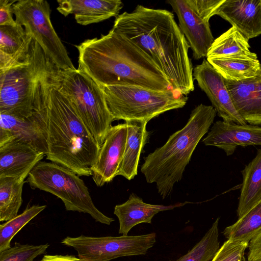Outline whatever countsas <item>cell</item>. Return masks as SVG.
Instances as JSON below:
<instances>
[{
  "label": "cell",
  "instance_id": "obj_30",
  "mask_svg": "<svg viewBox=\"0 0 261 261\" xmlns=\"http://www.w3.org/2000/svg\"><path fill=\"white\" fill-rule=\"evenodd\" d=\"M49 246L48 244L33 245L15 242L13 247L0 252V261H34Z\"/></svg>",
  "mask_w": 261,
  "mask_h": 261
},
{
  "label": "cell",
  "instance_id": "obj_10",
  "mask_svg": "<svg viewBox=\"0 0 261 261\" xmlns=\"http://www.w3.org/2000/svg\"><path fill=\"white\" fill-rule=\"evenodd\" d=\"M154 232L140 236L67 237L61 243L72 247L83 261H110L120 257L145 254L156 242Z\"/></svg>",
  "mask_w": 261,
  "mask_h": 261
},
{
  "label": "cell",
  "instance_id": "obj_27",
  "mask_svg": "<svg viewBox=\"0 0 261 261\" xmlns=\"http://www.w3.org/2000/svg\"><path fill=\"white\" fill-rule=\"evenodd\" d=\"M261 231V201L242 218L226 227L223 233L227 239L249 242Z\"/></svg>",
  "mask_w": 261,
  "mask_h": 261
},
{
  "label": "cell",
  "instance_id": "obj_13",
  "mask_svg": "<svg viewBox=\"0 0 261 261\" xmlns=\"http://www.w3.org/2000/svg\"><path fill=\"white\" fill-rule=\"evenodd\" d=\"M0 146L13 140L25 143L46 155L47 143L35 110L27 115L0 113Z\"/></svg>",
  "mask_w": 261,
  "mask_h": 261
},
{
  "label": "cell",
  "instance_id": "obj_34",
  "mask_svg": "<svg viewBox=\"0 0 261 261\" xmlns=\"http://www.w3.org/2000/svg\"><path fill=\"white\" fill-rule=\"evenodd\" d=\"M247 261H261V231L249 242Z\"/></svg>",
  "mask_w": 261,
  "mask_h": 261
},
{
  "label": "cell",
  "instance_id": "obj_5",
  "mask_svg": "<svg viewBox=\"0 0 261 261\" xmlns=\"http://www.w3.org/2000/svg\"><path fill=\"white\" fill-rule=\"evenodd\" d=\"M59 70L33 39L23 62L0 71V113L31 114L37 99Z\"/></svg>",
  "mask_w": 261,
  "mask_h": 261
},
{
  "label": "cell",
  "instance_id": "obj_6",
  "mask_svg": "<svg viewBox=\"0 0 261 261\" xmlns=\"http://www.w3.org/2000/svg\"><path fill=\"white\" fill-rule=\"evenodd\" d=\"M114 120L148 122L166 112L184 107L188 97L172 89L156 91L140 86H100Z\"/></svg>",
  "mask_w": 261,
  "mask_h": 261
},
{
  "label": "cell",
  "instance_id": "obj_28",
  "mask_svg": "<svg viewBox=\"0 0 261 261\" xmlns=\"http://www.w3.org/2000/svg\"><path fill=\"white\" fill-rule=\"evenodd\" d=\"M218 218L201 240L185 255L172 261H210L220 248Z\"/></svg>",
  "mask_w": 261,
  "mask_h": 261
},
{
  "label": "cell",
  "instance_id": "obj_35",
  "mask_svg": "<svg viewBox=\"0 0 261 261\" xmlns=\"http://www.w3.org/2000/svg\"><path fill=\"white\" fill-rule=\"evenodd\" d=\"M40 261H83L73 255H45Z\"/></svg>",
  "mask_w": 261,
  "mask_h": 261
},
{
  "label": "cell",
  "instance_id": "obj_19",
  "mask_svg": "<svg viewBox=\"0 0 261 261\" xmlns=\"http://www.w3.org/2000/svg\"><path fill=\"white\" fill-rule=\"evenodd\" d=\"M57 9L64 16L73 14L83 25L98 23L117 17L123 4L120 0H59Z\"/></svg>",
  "mask_w": 261,
  "mask_h": 261
},
{
  "label": "cell",
  "instance_id": "obj_1",
  "mask_svg": "<svg viewBox=\"0 0 261 261\" xmlns=\"http://www.w3.org/2000/svg\"><path fill=\"white\" fill-rule=\"evenodd\" d=\"M112 30L148 55L174 90L185 96L194 90L190 46L172 13L138 5L133 11L118 15Z\"/></svg>",
  "mask_w": 261,
  "mask_h": 261
},
{
  "label": "cell",
  "instance_id": "obj_22",
  "mask_svg": "<svg viewBox=\"0 0 261 261\" xmlns=\"http://www.w3.org/2000/svg\"><path fill=\"white\" fill-rule=\"evenodd\" d=\"M125 122L127 124L126 143L117 175L122 176L130 180L138 174L140 155L147 143L149 132L146 130L147 122Z\"/></svg>",
  "mask_w": 261,
  "mask_h": 261
},
{
  "label": "cell",
  "instance_id": "obj_21",
  "mask_svg": "<svg viewBox=\"0 0 261 261\" xmlns=\"http://www.w3.org/2000/svg\"><path fill=\"white\" fill-rule=\"evenodd\" d=\"M164 205L152 204L144 202L142 199L132 193L124 203L115 206L114 214L119 222V233L127 236L135 226L142 223H151L152 219L158 213L172 210L184 205Z\"/></svg>",
  "mask_w": 261,
  "mask_h": 261
},
{
  "label": "cell",
  "instance_id": "obj_29",
  "mask_svg": "<svg viewBox=\"0 0 261 261\" xmlns=\"http://www.w3.org/2000/svg\"><path fill=\"white\" fill-rule=\"evenodd\" d=\"M46 205H34L21 214L0 225V252L11 247L13 237L31 220L43 211Z\"/></svg>",
  "mask_w": 261,
  "mask_h": 261
},
{
  "label": "cell",
  "instance_id": "obj_26",
  "mask_svg": "<svg viewBox=\"0 0 261 261\" xmlns=\"http://www.w3.org/2000/svg\"><path fill=\"white\" fill-rule=\"evenodd\" d=\"M248 40L233 27L214 40L206 58L233 56H254L250 50Z\"/></svg>",
  "mask_w": 261,
  "mask_h": 261
},
{
  "label": "cell",
  "instance_id": "obj_4",
  "mask_svg": "<svg viewBox=\"0 0 261 261\" xmlns=\"http://www.w3.org/2000/svg\"><path fill=\"white\" fill-rule=\"evenodd\" d=\"M216 113L212 106L198 105L192 111L185 126L144 159L141 172L147 182L155 184L163 199L170 195L175 184L182 179L193 153L208 132Z\"/></svg>",
  "mask_w": 261,
  "mask_h": 261
},
{
  "label": "cell",
  "instance_id": "obj_8",
  "mask_svg": "<svg viewBox=\"0 0 261 261\" xmlns=\"http://www.w3.org/2000/svg\"><path fill=\"white\" fill-rule=\"evenodd\" d=\"M26 181L32 189L50 193L60 198L67 211L89 214L96 222L110 225L114 219L95 206L84 181L71 170L53 162L41 161Z\"/></svg>",
  "mask_w": 261,
  "mask_h": 261
},
{
  "label": "cell",
  "instance_id": "obj_20",
  "mask_svg": "<svg viewBox=\"0 0 261 261\" xmlns=\"http://www.w3.org/2000/svg\"><path fill=\"white\" fill-rule=\"evenodd\" d=\"M33 39L17 22L0 26V71L22 63L30 53Z\"/></svg>",
  "mask_w": 261,
  "mask_h": 261
},
{
  "label": "cell",
  "instance_id": "obj_16",
  "mask_svg": "<svg viewBox=\"0 0 261 261\" xmlns=\"http://www.w3.org/2000/svg\"><path fill=\"white\" fill-rule=\"evenodd\" d=\"M249 40L261 34V0H225L215 12Z\"/></svg>",
  "mask_w": 261,
  "mask_h": 261
},
{
  "label": "cell",
  "instance_id": "obj_24",
  "mask_svg": "<svg viewBox=\"0 0 261 261\" xmlns=\"http://www.w3.org/2000/svg\"><path fill=\"white\" fill-rule=\"evenodd\" d=\"M241 172L243 183L237 208L238 219L261 201V148Z\"/></svg>",
  "mask_w": 261,
  "mask_h": 261
},
{
  "label": "cell",
  "instance_id": "obj_18",
  "mask_svg": "<svg viewBox=\"0 0 261 261\" xmlns=\"http://www.w3.org/2000/svg\"><path fill=\"white\" fill-rule=\"evenodd\" d=\"M44 154L31 146L13 140L0 146V177H13L25 179Z\"/></svg>",
  "mask_w": 261,
  "mask_h": 261
},
{
  "label": "cell",
  "instance_id": "obj_31",
  "mask_svg": "<svg viewBox=\"0 0 261 261\" xmlns=\"http://www.w3.org/2000/svg\"><path fill=\"white\" fill-rule=\"evenodd\" d=\"M249 242L227 239L211 261H247L244 254Z\"/></svg>",
  "mask_w": 261,
  "mask_h": 261
},
{
  "label": "cell",
  "instance_id": "obj_32",
  "mask_svg": "<svg viewBox=\"0 0 261 261\" xmlns=\"http://www.w3.org/2000/svg\"><path fill=\"white\" fill-rule=\"evenodd\" d=\"M195 12L204 20L209 22L211 17L225 0H187Z\"/></svg>",
  "mask_w": 261,
  "mask_h": 261
},
{
  "label": "cell",
  "instance_id": "obj_12",
  "mask_svg": "<svg viewBox=\"0 0 261 261\" xmlns=\"http://www.w3.org/2000/svg\"><path fill=\"white\" fill-rule=\"evenodd\" d=\"M127 136L126 122L112 126L109 129L91 169V176L97 186L102 187L117 176Z\"/></svg>",
  "mask_w": 261,
  "mask_h": 261
},
{
  "label": "cell",
  "instance_id": "obj_15",
  "mask_svg": "<svg viewBox=\"0 0 261 261\" xmlns=\"http://www.w3.org/2000/svg\"><path fill=\"white\" fill-rule=\"evenodd\" d=\"M202 142L206 146L217 147L230 155L239 146H261V127L217 121Z\"/></svg>",
  "mask_w": 261,
  "mask_h": 261
},
{
  "label": "cell",
  "instance_id": "obj_9",
  "mask_svg": "<svg viewBox=\"0 0 261 261\" xmlns=\"http://www.w3.org/2000/svg\"><path fill=\"white\" fill-rule=\"evenodd\" d=\"M13 13L16 22L24 27L60 70L75 68L51 22L50 6L46 1H17Z\"/></svg>",
  "mask_w": 261,
  "mask_h": 261
},
{
  "label": "cell",
  "instance_id": "obj_25",
  "mask_svg": "<svg viewBox=\"0 0 261 261\" xmlns=\"http://www.w3.org/2000/svg\"><path fill=\"white\" fill-rule=\"evenodd\" d=\"M25 182L24 179L17 177H0L1 222L9 221L18 215Z\"/></svg>",
  "mask_w": 261,
  "mask_h": 261
},
{
  "label": "cell",
  "instance_id": "obj_3",
  "mask_svg": "<svg viewBox=\"0 0 261 261\" xmlns=\"http://www.w3.org/2000/svg\"><path fill=\"white\" fill-rule=\"evenodd\" d=\"M57 81V79L35 107L47 143L46 160L79 176H91L100 146L58 89Z\"/></svg>",
  "mask_w": 261,
  "mask_h": 261
},
{
  "label": "cell",
  "instance_id": "obj_2",
  "mask_svg": "<svg viewBox=\"0 0 261 261\" xmlns=\"http://www.w3.org/2000/svg\"><path fill=\"white\" fill-rule=\"evenodd\" d=\"M75 47L79 51L77 69L100 86L127 85L156 91L172 89L148 55L112 29L100 38L85 40Z\"/></svg>",
  "mask_w": 261,
  "mask_h": 261
},
{
  "label": "cell",
  "instance_id": "obj_17",
  "mask_svg": "<svg viewBox=\"0 0 261 261\" xmlns=\"http://www.w3.org/2000/svg\"><path fill=\"white\" fill-rule=\"evenodd\" d=\"M233 104L249 124L261 125V70L253 77L239 82L225 80Z\"/></svg>",
  "mask_w": 261,
  "mask_h": 261
},
{
  "label": "cell",
  "instance_id": "obj_33",
  "mask_svg": "<svg viewBox=\"0 0 261 261\" xmlns=\"http://www.w3.org/2000/svg\"><path fill=\"white\" fill-rule=\"evenodd\" d=\"M17 1V0H0V26L16 24L13 16V6Z\"/></svg>",
  "mask_w": 261,
  "mask_h": 261
},
{
  "label": "cell",
  "instance_id": "obj_23",
  "mask_svg": "<svg viewBox=\"0 0 261 261\" xmlns=\"http://www.w3.org/2000/svg\"><path fill=\"white\" fill-rule=\"evenodd\" d=\"M206 60L225 80L229 81L239 82L253 77L261 70L256 55L207 58Z\"/></svg>",
  "mask_w": 261,
  "mask_h": 261
},
{
  "label": "cell",
  "instance_id": "obj_14",
  "mask_svg": "<svg viewBox=\"0 0 261 261\" xmlns=\"http://www.w3.org/2000/svg\"><path fill=\"white\" fill-rule=\"evenodd\" d=\"M177 16L179 27L193 52V57H206L214 38L209 22L202 19L191 8L187 0L168 1Z\"/></svg>",
  "mask_w": 261,
  "mask_h": 261
},
{
  "label": "cell",
  "instance_id": "obj_7",
  "mask_svg": "<svg viewBox=\"0 0 261 261\" xmlns=\"http://www.w3.org/2000/svg\"><path fill=\"white\" fill-rule=\"evenodd\" d=\"M56 84L101 146L114 121L101 87L76 68L60 70Z\"/></svg>",
  "mask_w": 261,
  "mask_h": 261
},
{
  "label": "cell",
  "instance_id": "obj_11",
  "mask_svg": "<svg viewBox=\"0 0 261 261\" xmlns=\"http://www.w3.org/2000/svg\"><path fill=\"white\" fill-rule=\"evenodd\" d=\"M194 80L211 101L219 117L228 123L246 125L236 110L226 87L225 79L206 59L193 71Z\"/></svg>",
  "mask_w": 261,
  "mask_h": 261
}]
</instances>
